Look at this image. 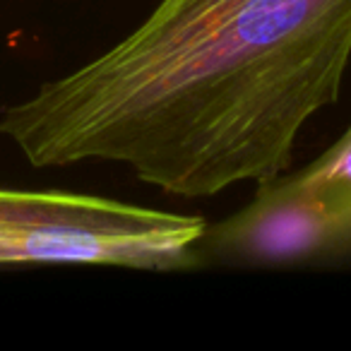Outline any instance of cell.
<instances>
[{"mask_svg":"<svg viewBox=\"0 0 351 351\" xmlns=\"http://www.w3.org/2000/svg\"><path fill=\"white\" fill-rule=\"evenodd\" d=\"M351 0H161L130 36L5 108L36 169L125 164L181 197L265 183L339 99Z\"/></svg>","mask_w":351,"mask_h":351,"instance_id":"6da1fadb","label":"cell"},{"mask_svg":"<svg viewBox=\"0 0 351 351\" xmlns=\"http://www.w3.org/2000/svg\"><path fill=\"white\" fill-rule=\"evenodd\" d=\"M200 243L234 263H301L351 253V183L306 166L260 183L255 200Z\"/></svg>","mask_w":351,"mask_h":351,"instance_id":"3957f363","label":"cell"},{"mask_svg":"<svg viewBox=\"0 0 351 351\" xmlns=\"http://www.w3.org/2000/svg\"><path fill=\"white\" fill-rule=\"evenodd\" d=\"M200 217L94 195L0 188V265L87 263L186 269L200 263Z\"/></svg>","mask_w":351,"mask_h":351,"instance_id":"7a4b0ae2","label":"cell"},{"mask_svg":"<svg viewBox=\"0 0 351 351\" xmlns=\"http://www.w3.org/2000/svg\"><path fill=\"white\" fill-rule=\"evenodd\" d=\"M313 166H317L322 173L335 176V178H341V181L351 183V128L344 132V137H341L330 152H325L320 159L313 161Z\"/></svg>","mask_w":351,"mask_h":351,"instance_id":"277c9868","label":"cell"}]
</instances>
